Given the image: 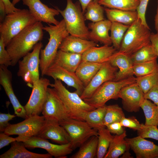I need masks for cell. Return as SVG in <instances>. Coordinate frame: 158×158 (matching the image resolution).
Here are the masks:
<instances>
[{"instance_id":"1","label":"cell","mask_w":158,"mask_h":158,"mask_svg":"<svg viewBox=\"0 0 158 158\" xmlns=\"http://www.w3.org/2000/svg\"><path fill=\"white\" fill-rule=\"evenodd\" d=\"M43 25L37 21L29 25L14 37L6 47L11 60V66L18 61L41 41L43 37Z\"/></svg>"},{"instance_id":"2","label":"cell","mask_w":158,"mask_h":158,"mask_svg":"<svg viewBox=\"0 0 158 158\" xmlns=\"http://www.w3.org/2000/svg\"><path fill=\"white\" fill-rule=\"evenodd\" d=\"M48 25L43 28L49 34V38L47 44L40 52V68L42 76L45 75L47 69L54 63L61 43L69 35L63 19L57 25Z\"/></svg>"},{"instance_id":"3","label":"cell","mask_w":158,"mask_h":158,"mask_svg":"<svg viewBox=\"0 0 158 158\" xmlns=\"http://www.w3.org/2000/svg\"><path fill=\"white\" fill-rule=\"evenodd\" d=\"M37 22L28 9L7 14L0 23V36L4 40L6 47L11 40L27 27Z\"/></svg>"},{"instance_id":"4","label":"cell","mask_w":158,"mask_h":158,"mask_svg":"<svg viewBox=\"0 0 158 158\" xmlns=\"http://www.w3.org/2000/svg\"><path fill=\"white\" fill-rule=\"evenodd\" d=\"M150 29L138 19L130 25L126 32L118 51L128 56L143 47L151 44Z\"/></svg>"},{"instance_id":"5","label":"cell","mask_w":158,"mask_h":158,"mask_svg":"<svg viewBox=\"0 0 158 158\" xmlns=\"http://www.w3.org/2000/svg\"><path fill=\"white\" fill-rule=\"evenodd\" d=\"M65 8L57 9L63 18L67 30L70 35L89 40L90 31L85 24L84 16L79 4L74 3L72 0H66Z\"/></svg>"},{"instance_id":"6","label":"cell","mask_w":158,"mask_h":158,"mask_svg":"<svg viewBox=\"0 0 158 158\" xmlns=\"http://www.w3.org/2000/svg\"><path fill=\"white\" fill-rule=\"evenodd\" d=\"M54 80V83H51L50 86L66 106L73 118L84 121L85 113L96 109L85 102L75 91L71 92L68 90L61 80Z\"/></svg>"},{"instance_id":"7","label":"cell","mask_w":158,"mask_h":158,"mask_svg":"<svg viewBox=\"0 0 158 158\" xmlns=\"http://www.w3.org/2000/svg\"><path fill=\"white\" fill-rule=\"evenodd\" d=\"M136 82L134 76L122 80L106 82L100 86L89 98L83 99L90 105L97 108L105 105L111 99H117L120 90L123 87Z\"/></svg>"},{"instance_id":"8","label":"cell","mask_w":158,"mask_h":158,"mask_svg":"<svg viewBox=\"0 0 158 158\" xmlns=\"http://www.w3.org/2000/svg\"><path fill=\"white\" fill-rule=\"evenodd\" d=\"M43 46L42 43L39 42L34 46L32 52L28 53L18 62L17 75L21 77L31 87L33 83L40 78V54Z\"/></svg>"},{"instance_id":"9","label":"cell","mask_w":158,"mask_h":158,"mask_svg":"<svg viewBox=\"0 0 158 158\" xmlns=\"http://www.w3.org/2000/svg\"><path fill=\"white\" fill-rule=\"evenodd\" d=\"M46 122L43 115L32 116L17 123L9 124L4 132L9 135H18L17 141L23 142L32 137L37 136Z\"/></svg>"},{"instance_id":"10","label":"cell","mask_w":158,"mask_h":158,"mask_svg":"<svg viewBox=\"0 0 158 158\" xmlns=\"http://www.w3.org/2000/svg\"><path fill=\"white\" fill-rule=\"evenodd\" d=\"M42 113L47 120L56 121L60 125L72 118L71 113L54 89L49 87Z\"/></svg>"},{"instance_id":"11","label":"cell","mask_w":158,"mask_h":158,"mask_svg":"<svg viewBox=\"0 0 158 158\" xmlns=\"http://www.w3.org/2000/svg\"><path fill=\"white\" fill-rule=\"evenodd\" d=\"M61 125L68 134L73 150L80 147L92 136H98V130L92 128L85 121L70 118Z\"/></svg>"},{"instance_id":"12","label":"cell","mask_w":158,"mask_h":158,"mask_svg":"<svg viewBox=\"0 0 158 158\" xmlns=\"http://www.w3.org/2000/svg\"><path fill=\"white\" fill-rule=\"evenodd\" d=\"M50 80L45 78H41L35 82L29 99L24 106L28 117L39 115L42 113L46 100Z\"/></svg>"},{"instance_id":"13","label":"cell","mask_w":158,"mask_h":158,"mask_svg":"<svg viewBox=\"0 0 158 158\" xmlns=\"http://www.w3.org/2000/svg\"><path fill=\"white\" fill-rule=\"evenodd\" d=\"M145 94L136 83L125 86L120 91L118 98L122 99L123 107L129 112L138 111L145 99Z\"/></svg>"},{"instance_id":"14","label":"cell","mask_w":158,"mask_h":158,"mask_svg":"<svg viewBox=\"0 0 158 158\" xmlns=\"http://www.w3.org/2000/svg\"><path fill=\"white\" fill-rule=\"evenodd\" d=\"M117 67L112 66L109 61L103 62L97 73L89 84L85 87L80 96L83 99L90 97L94 92L104 83L113 81Z\"/></svg>"},{"instance_id":"15","label":"cell","mask_w":158,"mask_h":158,"mask_svg":"<svg viewBox=\"0 0 158 158\" xmlns=\"http://www.w3.org/2000/svg\"><path fill=\"white\" fill-rule=\"evenodd\" d=\"M23 143L26 148L43 149L55 158L67 157L66 156L73 150L71 142L63 145H56L37 136L32 137Z\"/></svg>"},{"instance_id":"16","label":"cell","mask_w":158,"mask_h":158,"mask_svg":"<svg viewBox=\"0 0 158 158\" xmlns=\"http://www.w3.org/2000/svg\"><path fill=\"white\" fill-rule=\"evenodd\" d=\"M45 75L51 77L54 80H60L68 86L75 88V91L80 96L85 87L75 72L69 71L54 63L47 69Z\"/></svg>"},{"instance_id":"17","label":"cell","mask_w":158,"mask_h":158,"mask_svg":"<svg viewBox=\"0 0 158 158\" xmlns=\"http://www.w3.org/2000/svg\"><path fill=\"white\" fill-rule=\"evenodd\" d=\"M23 5L28 6L29 10L37 21L56 25L59 22L55 16L60 13L56 8L49 7L40 0H22Z\"/></svg>"},{"instance_id":"18","label":"cell","mask_w":158,"mask_h":158,"mask_svg":"<svg viewBox=\"0 0 158 158\" xmlns=\"http://www.w3.org/2000/svg\"><path fill=\"white\" fill-rule=\"evenodd\" d=\"M12 75L8 67L0 65V84L4 88L13 108L15 115L25 119L28 117L24 106L14 94L12 83Z\"/></svg>"},{"instance_id":"19","label":"cell","mask_w":158,"mask_h":158,"mask_svg":"<svg viewBox=\"0 0 158 158\" xmlns=\"http://www.w3.org/2000/svg\"><path fill=\"white\" fill-rule=\"evenodd\" d=\"M37 136L51 140L60 145L70 142L69 135L66 129L57 121L54 120H47L45 125Z\"/></svg>"},{"instance_id":"20","label":"cell","mask_w":158,"mask_h":158,"mask_svg":"<svg viewBox=\"0 0 158 158\" xmlns=\"http://www.w3.org/2000/svg\"><path fill=\"white\" fill-rule=\"evenodd\" d=\"M137 158H158V145L140 136L125 138Z\"/></svg>"},{"instance_id":"21","label":"cell","mask_w":158,"mask_h":158,"mask_svg":"<svg viewBox=\"0 0 158 158\" xmlns=\"http://www.w3.org/2000/svg\"><path fill=\"white\" fill-rule=\"evenodd\" d=\"M108 61L112 66L119 69L113 81H118L133 76V65L129 56L117 51Z\"/></svg>"},{"instance_id":"22","label":"cell","mask_w":158,"mask_h":158,"mask_svg":"<svg viewBox=\"0 0 158 158\" xmlns=\"http://www.w3.org/2000/svg\"><path fill=\"white\" fill-rule=\"evenodd\" d=\"M112 22L108 20L88 24L90 31L89 40L96 43L99 42L104 45L110 46L112 44L109 31L110 30Z\"/></svg>"},{"instance_id":"23","label":"cell","mask_w":158,"mask_h":158,"mask_svg":"<svg viewBox=\"0 0 158 158\" xmlns=\"http://www.w3.org/2000/svg\"><path fill=\"white\" fill-rule=\"evenodd\" d=\"M98 45L97 43L92 41L69 35L63 40L59 49L82 54L90 48Z\"/></svg>"},{"instance_id":"24","label":"cell","mask_w":158,"mask_h":158,"mask_svg":"<svg viewBox=\"0 0 158 158\" xmlns=\"http://www.w3.org/2000/svg\"><path fill=\"white\" fill-rule=\"evenodd\" d=\"M117 51L112 46L107 45L90 48L82 54V60L98 63H103L109 58Z\"/></svg>"},{"instance_id":"25","label":"cell","mask_w":158,"mask_h":158,"mask_svg":"<svg viewBox=\"0 0 158 158\" xmlns=\"http://www.w3.org/2000/svg\"><path fill=\"white\" fill-rule=\"evenodd\" d=\"M10 148L0 155V158H52L48 153L40 154L27 150L23 142L16 141L11 143Z\"/></svg>"},{"instance_id":"26","label":"cell","mask_w":158,"mask_h":158,"mask_svg":"<svg viewBox=\"0 0 158 158\" xmlns=\"http://www.w3.org/2000/svg\"><path fill=\"white\" fill-rule=\"evenodd\" d=\"M82 61L81 54L70 53L59 49L54 63L69 71L75 72Z\"/></svg>"},{"instance_id":"27","label":"cell","mask_w":158,"mask_h":158,"mask_svg":"<svg viewBox=\"0 0 158 158\" xmlns=\"http://www.w3.org/2000/svg\"><path fill=\"white\" fill-rule=\"evenodd\" d=\"M103 63L82 60L75 73L85 87L90 83L101 68Z\"/></svg>"},{"instance_id":"28","label":"cell","mask_w":158,"mask_h":158,"mask_svg":"<svg viewBox=\"0 0 158 158\" xmlns=\"http://www.w3.org/2000/svg\"><path fill=\"white\" fill-rule=\"evenodd\" d=\"M104 11L108 19L130 25L138 18L137 11H127L106 7Z\"/></svg>"},{"instance_id":"29","label":"cell","mask_w":158,"mask_h":158,"mask_svg":"<svg viewBox=\"0 0 158 158\" xmlns=\"http://www.w3.org/2000/svg\"><path fill=\"white\" fill-rule=\"evenodd\" d=\"M126 135L125 131L121 135L114 136L104 158H117L128 150L130 147L125 139Z\"/></svg>"},{"instance_id":"30","label":"cell","mask_w":158,"mask_h":158,"mask_svg":"<svg viewBox=\"0 0 158 158\" xmlns=\"http://www.w3.org/2000/svg\"><path fill=\"white\" fill-rule=\"evenodd\" d=\"M106 105L96 108L85 113L83 120L86 121L92 128L98 130L106 127L103 124L105 115Z\"/></svg>"},{"instance_id":"31","label":"cell","mask_w":158,"mask_h":158,"mask_svg":"<svg viewBox=\"0 0 158 158\" xmlns=\"http://www.w3.org/2000/svg\"><path fill=\"white\" fill-rule=\"evenodd\" d=\"M98 136L90 138L80 147L79 150L71 156V158H94L97 154Z\"/></svg>"},{"instance_id":"32","label":"cell","mask_w":158,"mask_h":158,"mask_svg":"<svg viewBox=\"0 0 158 158\" xmlns=\"http://www.w3.org/2000/svg\"><path fill=\"white\" fill-rule=\"evenodd\" d=\"M99 3L106 8L127 11H136L139 0H100Z\"/></svg>"},{"instance_id":"33","label":"cell","mask_w":158,"mask_h":158,"mask_svg":"<svg viewBox=\"0 0 158 158\" xmlns=\"http://www.w3.org/2000/svg\"><path fill=\"white\" fill-rule=\"evenodd\" d=\"M98 145L96 158H103L106 154L114 136L105 127L98 130Z\"/></svg>"},{"instance_id":"34","label":"cell","mask_w":158,"mask_h":158,"mask_svg":"<svg viewBox=\"0 0 158 158\" xmlns=\"http://www.w3.org/2000/svg\"><path fill=\"white\" fill-rule=\"evenodd\" d=\"M145 116V125L158 126V106L149 100L145 99L140 106Z\"/></svg>"},{"instance_id":"35","label":"cell","mask_w":158,"mask_h":158,"mask_svg":"<svg viewBox=\"0 0 158 158\" xmlns=\"http://www.w3.org/2000/svg\"><path fill=\"white\" fill-rule=\"evenodd\" d=\"M130 56L133 65L156 59L158 57L151 44L143 47Z\"/></svg>"},{"instance_id":"36","label":"cell","mask_w":158,"mask_h":158,"mask_svg":"<svg viewBox=\"0 0 158 158\" xmlns=\"http://www.w3.org/2000/svg\"><path fill=\"white\" fill-rule=\"evenodd\" d=\"M130 25L115 22H112L111 38L114 47L118 51L125 34Z\"/></svg>"},{"instance_id":"37","label":"cell","mask_w":158,"mask_h":158,"mask_svg":"<svg viewBox=\"0 0 158 158\" xmlns=\"http://www.w3.org/2000/svg\"><path fill=\"white\" fill-rule=\"evenodd\" d=\"M86 11L84 15L85 20L95 23L104 19V8L98 2H91L87 6Z\"/></svg>"},{"instance_id":"38","label":"cell","mask_w":158,"mask_h":158,"mask_svg":"<svg viewBox=\"0 0 158 158\" xmlns=\"http://www.w3.org/2000/svg\"><path fill=\"white\" fill-rule=\"evenodd\" d=\"M125 117L122 108L118 104L106 105L105 115L103 121V125L106 126L111 123L120 122Z\"/></svg>"},{"instance_id":"39","label":"cell","mask_w":158,"mask_h":158,"mask_svg":"<svg viewBox=\"0 0 158 158\" xmlns=\"http://www.w3.org/2000/svg\"><path fill=\"white\" fill-rule=\"evenodd\" d=\"M136 83L145 94L158 85V72L136 77Z\"/></svg>"},{"instance_id":"40","label":"cell","mask_w":158,"mask_h":158,"mask_svg":"<svg viewBox=\"0 0 158 158\" xmlns=\"http://www.w3.org/2000/svg\"><path fill=\"white\" fill-rule=\"evenodd\" d=\"M134 75L137 77L158 72L157 59L133 65Z\"/></svg>"},{"instance_id":"41","label":"cell","mask_w":158,"mask_h":158,"mask_svg":"<svg viewBox=\"0 0 158 158\" xmlns=\"http://www.w3.org/2000/svg\"><path fill=\"white\" fill-rule=\"evenodd\" d=\"M137 132L138 135L144 138H150L158 141V128L157 126L142 124L141 128Z\"/></svg>"},{"instance_id":"42","label":"cell","mask_w":158,"mask_h":158,"mask_svg":"<svg viewBox=\"0 0 158 158\" xmlns=\"http://www.w3.org/2000/svg\"><path fill=\"white\" fill-rule=\"evenodd\" d=\"M3 37H0V65L8 67L11 65V60L10 55L6 49Z\"/></svg>"},{"instance_id":"43","label":"cell","mask_w":158,"mask_h":158,"mask_svg":"<svg viewBox=\"0 0 158 158\" xmlns=\"http://www.w3.org/2000/svg\"><path fill=\"white\" fill-rule=\"evenodd\" d=\"M120 123L122 126L133 129L137 131L140 129L142 126L134 116L123 118Z\"/></svg>"},{"instance_id":"44","label":"cell","mask_w":158,"mask_h":158,"mask_svg":"<svg viewBox=\"0 0 158 158\" xmlns=\"http://www.w3.org/2000/svg\"><path fill=\"white\" fill-rule=\"evenodd\" d=\"M149 0H139V4L136 10L138 17L141 20L142 23L147 27H149L146 20L145 13Z\"/></svg>"},{"instance_id":"45","label":"cell","mask_w":158,"mask_h":158,"mask_svg":"<svg viewBox=\"0 0 158 158\" xmlns=\"http://www.w3.org/2000/svg\"><path fill=\"white\" fill-rule=\"evenodd\" d=\"M16 115L7 114L0 113V131L4 132L5 129L9 125V121L16 117Z\"/></svg>"},{"instance_id":"46","label":"cell","mask_w":158,"mask_h":158,"mask_svg":"<svg viewBox=\"0 0 158 158\" xmlns=\"http://www.w3.org/2000/svg\"><path fill=\"white\" fill-rule=\"evenodd\" d=\"M107 128L112 133L117 135L122 134L126 130L120 122H115L106 126Z\"/></svg>"},{"instance_id":"47","label":"cell","mask_w":158,"mask_h":158,"mask_svg":"<svg viewBox=\"0 0 158 158\" xmlns=\"http://www.w3.org/2000/svg\"><path fill=\"white\" fill-rule=\"evenodd\" d=\"M144 97L145 99L152 101L158 106V85L145 94Z\"/></svg>"},{"instance_id":"48","label":"cell","mask_w":158,"mask_h":158,"mask_svg":"<svg viewBox=\"0 0 158 158\" xmlns=\"http://www.w3.org/2000/svg\"><path fill=\"white\" fill-rule=\"evenodd\" d=\"M9 136L4 132L0 133V149L17 141L16 138H13Z\"/></svg>"},{"instance_id":"49","label":"cell","mask_w":158,"mask_h":158,"mask_svg":"<svg viewBox=\"0 0 158 158\" xmlns=\"http://www.w3.org/2000/svg\"><path fill=\"white\" fill-rule=\"evenodd\" d=\"M3 3L6 14L19 10L20 9L16 8L10 0H1Z\"/></svg>"},{"instance_id":"50","label":"cell","mask_w":158,"mask_h":158,"mask_svg":"<svg viewBox=\"0 0 158 158\" xmlns=\"http://www.w3.org/2000/svg\"><path fill=\"white\" fill-rule=\"evenodd\" d=\"M150 39L151 45L155 54L158 57V34L151 33L150 36Z\"/></svg>"},{"instance_id":"51","label":"cell","mask_w":158,"mask_h":158,"mask_svg":"<svg viewBox=\"0 0 158 158\" xmlns=\"http://www.w3.org/2000/svg\"><path fill=\"white\" fill-rule=\"evenodd\" d=\"M7 14L4 4L1 0H0V22L2 23Z\"/></svg>"},{"instance_id":"52","label":"cell","mask_w":158,"mask_h":158,"mask_svg":"<svg viewBox=\"0 0 158 158\" xmlns=\"http://www.w3.org/2000/svg\"><path fill=\"white\" fill-rule=\"evenodd\" d=\"M81 5L82 11L84 14L86 11L87 5L91 2L96 1L98 2L100 0H78Z\"/></svg>"},{"instance_id":"53","label":"cell","mask_w":158,"mask_h":158,"mask_svg":"<svg viewBox=\"0 0 158 158\" xmlns=\"http://www.w3.org/2000/svg\"><path fill=\"white\" fill-rule=\"evenodd\" d=\"M154 21L155 28L157 33L158 34V4L157 7L156 14L154 17Z\"/></svg>"},{"instance_id":"54","label":"cell","mask_w":158,"mask_h":158,"mask_svg":"<svg viewBox=\"0 0 158 158\" xmlns=\"http://www.w3.org/2000/svg\"><path fill=\"white\" fill-rule=\"evenodd\" d=\"M128 150L126 151L123 154V157L131 158V154L130 153Z\"/></svg>"},{"instance_id":"55","label":"cell","mask_w":158,"mask_h":158,"mask_svg":"<svg viewBox=\"0 0 158 158\" xmlns=\"http://www.w3.org/2000/svg\"><path fill=\"white\" fill-rule=\"evenodd\" d=\"M20 0H12V3L15 6L18 3Z\"/></svg>"}]
</instances>
